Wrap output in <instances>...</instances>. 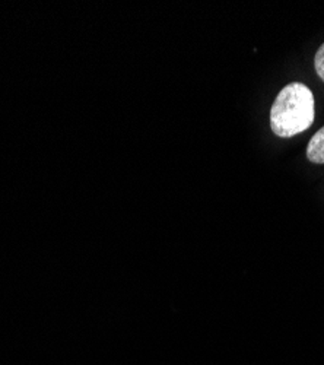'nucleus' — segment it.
<instances>
[{"label": "nucleus", "mask_w": 324, "mask_h": 365, "mask_svg": "<svg viewBox=\"0 0 324 365\" xmlns=\"http://www.w3.org/2000/svg\"><path fill=\"white\" fill-rule=\"evenodd\" d=\"M315 101L311 89L300 82L286 85L271 110V128L279 138H292L311 128Z\"/></svg>", "instance_id": "1"}, {"label": "nucleus", "mask_w": 324, "mask_h": 365, "mask_svg": "<svg viewBox=\"0 0 324 365\" xmlns=\"http://www.w3.org/2000/svg\"><path fill=\"white\" fill-rule=\"evenodd\" d=\"M307 158L314 164H324V128H321L307 146Z\"/></svg>", "instance_id": "2"}, {"label": "nucleus", "mask_w": 324, "mask_h": 365, "mask_svg": "<svg viewBox=\"0 0 324 365\" xmlns=\"http://www.w3.org/2000/svg\"><path fill=\"white\" fill-rule=\"evenodd\" d=\"M314 66H315V72L320 76V79L324 81V44L315 53Z\"/></svg>", "instance_id": "3"}]
</instances>
